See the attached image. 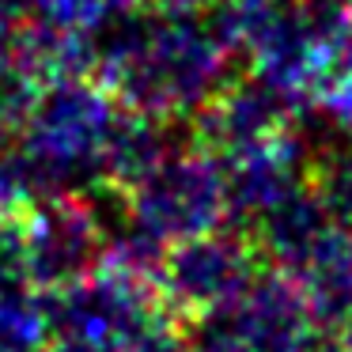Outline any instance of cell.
<instances>
[{
    "label": "cell",
    "instance_id": "6da1fadb",
    "mask_svg": "<svg viewBox=\"0 0 352 352\" xmlns=\"http://www.w3.org/2000/svg\"><path fill=\"white\" fill-rule=\"evenodd\" d=\"M91 76L133 114L193 122L235 76V54L208 12L129 8L99 31Z\"/></svg>",
    "mask_w": 352,
    "mask_h": 352
},
{
    "label": "cell",
    "instance_id": "7a4b0ae2",
    "mask_svg": "<svg viewBox=\"0 0 352 352\" xmlns=\"http://www.w3.org/2000/svg\"><path fill=\"white\" fill-rule=\"evenodd\" d=\"M122 110L95 76H57L38 84L23 125L8 144L31 197L42 201L102 186V155Z\"/></svg>",
    "mask_w": 352,
    "mask_h": 352
},
{
    "label": "cell",
    "instance_id": "3957f363",
    "mask_svg": "<svg viewBox=\"0 0 352 352\" xmlns=\"http://www.w3.org/2000/svg\"><path fill=\"white\" fill-rule=\"evenodd\" d=\"M118 197H122L125 223L163 246L228 228L223 163L201 144L175 148L160 167H152Z\"/></svg>",
    "mask_w": 352,
    "mask_h": 352
},
{
    "label": "cell",
    "instance_id": "277c9868",
    "mask_svg": "<svg viewBox=\"0 0 352 352\" xmlns=\"http://www.w3.org/2000/svg\"><path fill=\"white\" fill-rule=\"evenodd\" d=\"M265 269V258L258 254L246 231L220 228L167 246L160 276H155V292H160L163 307L182 326H190V322L223 311L239 296H246Z\"/></svg>",
    "mask_w": 352,
    "mask_h": 352
},
{
    "label": "cell",
    "instance_id": "5b68a950",
    "mask_svg": "<svg viewBox=\"0 0 352 352\" xmlns=\"http://www.w3.org/2000/svg\"><path fill=\"white\" fill-rule=\"evenodd\" d=\"M110 228L87 193L42 197L19 216V269L42 292H61L102 269Z\"/></svg>",
    "mask_w": 352,
    "mask_h": 352
},
{
    "label": "cell",
    "instance_id": "8992f818",
    "mask_svg": "<svg viewBox=\"0 0 352 352\" xmlns=\"http://www.w3.org/2000/svg\"><path fill=\"white\" fill-rule=\"evenodd\" d=\"M46 314H50L54 341L57 337L61 341H87L118 352L144 326H152L160 314H170V311L163 307L155 280L102 265L91 276L69 284V288L50 292Z\"/></svg>",
    "mask_w": 352,
    "mask_h": 352
},
{
    "label": "cell",
    "instance_id": "52a82bcc",
    "mask_svg": "<svg viewBox=\"0 0 352 352\" xmlns=\"http://www.w3.org/2000/svg\"><path fill=\"white\" fill-rule=\"evenodd\" d=\"M299 99L273 87L261 76H231L216 91V99L193 118V144L208 148L216 155H231L243 148L265 144L292 129Z\"/></svg>",
    "mask_w": 352,
    "mask_h": 352
},
{
    "label": "cell",
    "instance_id": "ba28073f",
    "mask_svg": "<svg viewBox=\"0 0 352 352\" xmlns=\"http://www.w3.org/2000/svg\"><path fill=\"white\" fill-rule=\"evenodd\" d=\"M220 163L228 186V228L239 231H250L276 201L311 178V152L292 129L265 144L220 155Z\"/></svg>",
    "mask_w": 352,
    "mask_h": 352
},
{
    "label": "cell",
    "instance_id": "9c48e42d",
    "mask_svg": "<svg viewBox=\"0 0 352 352\" xmlns=\"http://www.w3.org/2000/svg\"><path fill=\"white\" fill-rule=\"evenodd\" d=\"M50 341L46 296L23 273H0V352H46Z\"/></svg>",
    "mask_w": 352,
    "mask_h": 352
},
{
    "label": "cell",
    "instance_id": "30bf717a",
    "mask_svg": "<svg viewBox=\"0 0 352 352\" xmlns=\"http://www.w3.org/2000/svg\"><path fill=\"white\" fill-rule=\"evenodd\" d=\"M129 8H137V0H31V19L72 34H99Z\"/></svg>",
    "mask_w": 352,
    "mask_h": 352
},
{
    "label": "cell",
    "instance_id": "8fae6325",
    "mask_svg": "<svg viewBox=\"0 0 352 352\" xmlns=\"http://www.w3.org/2000/svg\"><path fill=\"white\" fill-rule=\"evenodd\" d=\"M118 352H190V329L175 314H160L152 326H144Z\"/></svg>",
    "mask_w": 352,
    "mask_h": 352
},
{
    "label": "cell",
    "instance_id": "7c38bea8",
    "mask_svg": "<svg viewBox=\"0 0 352 352\" xmlns=\"http://www.w3.org/2000/svg\"><path fill=\"white\" fill-rule=\"evenodd\" d=\"M31 19V0H0V27H19Z\"/></svg>",
    "mask_w": 352,
    "mask_h": 352
},
{
    "label": "cell",
    "instance_id": "4fadbf2b",
    "mask_svg": "<svg viewBox=\"0 0 352 352\" xmlns=\"http://www.w3.org/2000/svg\"><path fill=\"white\" fill-rule=\"evenodd\" d=\"M46 352H114V349H102V344H87V341H50Z\"/></svg>",
    "mask_w": 352,
    "mask_h": 352
}]
</instances>
